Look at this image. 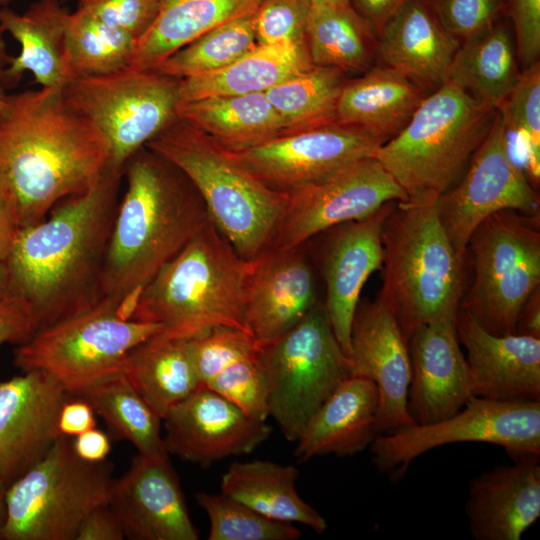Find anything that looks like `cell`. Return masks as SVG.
Here are the masks:
<instances>
[{
	"instance_id": "cell-10",
	"label": "cell",
	"mask_w": 540,
	"mask_h": 540,
	"mask_svg": "<svg viewBox=\"0 0 540 540\" xmlns=\"http://www.w3.org/2000/svg\"><path fill=\"white\" fill-rule=\"evenodd\" d=\"M268 384L269 416L289 442H296L310 420L351 374L318 301L303 319L275 342L258 350Z\"/></svg>"
},
{
	"instance_id": "cell-43",
	"label": "cell",
	"mask_w": 540,
	"mask_h": 540,
	"mask_svg": "<svg viewBox=\"0 0 540 540\" xmlns=\"http://www.w3.org/2000/svg\"><path fill=\"white\" fill-rule=\"evenodd\" d=\"M203 385L255 420L266 421L269 417L268 384L258 352L234 362Z\"/></svg>"
},
{
	"instance_id": "cell-60",
	"label": "cell",
	"mask_w": 540,
	"mask_h": 540,
	"mask_svg": "<svg viewBox=\"0 0 540 540\" xmlns=\"http://www.w3.org/2000/svg\"><path fill=\"white\" fill-rule=\"evenodd\" d=\"M2 205H6V206H7L6 201H5V198H4V195H3V192H2V189H1V187H0V206H2ZM7 207H8V206H7ZM10 212H11V211H10Z\"/></svg>"
},
{
	"instance_id": "cell-35",
	"label": "cell",
	"mask_w": 540,
	"mask_h": 540,
	"mask_svg": "<svg viewBox=\"0 0 540 540\" xmlns=\"http://www.w3.org/2000/svg\"><path fill=\"white\" fill-rule=\"evenodd\" d=\"M521 72L514 36L508 22L500 19L460 43L447 81L498 110Z\"/></svg>"
},
{
	"instance_id": "cell-47",
	"label": "cell",
	"mask_w": 540,
	"mask_h": 540,
	"mask_svg": "<svg viewBox=\"0 0 540 540\" xmlns=\"http://www.w3.org/2000/svg\"><path fill=\"white\" fill-rule=\"evenodd\" d=\"M77 9L137 41L154 22L159 0H76Z\"/></svg>"
},
{
	"instance_id": "cell-59",
	"label": "cell",
	"mask_w": 540,
	"mask_h": 540,
	"mask_svg": "<svg viewBox=\"0 0 540 540\" xmlns=\"http://www.w3.org/2000/svg\"><path fill=\"white\" fill-rule=\"evenodd\" d=\"M313 3L349 4L348 0H312Z\"/></svg>"
},
{
	"instance_id": "cell-2",
	"label": "cell",
	"mask_w": 540,
	"mask_h": 540,
	"mask_svg": "<svg viewBox=\"0 0 540 540\" xmlns=\"http://www.w3.org/2000/svg\"><path fill=\"white\" fill-rule=\"evenodd\" d=\"M122 178L123 171L111 166L89 190L61 200L43 220L17 232L5 263L10 291L30 307L34 333L100 301Z\"/></svg>"
},
{
	"instance_id": "cell-8",
	"label": "cell",
	"mask_w": 540,
	"mask_h": 540,
	"mask_svg": "<svg viewBox=\"0 0 540 540\" xmlns=\"http://www.w3.org/2000/svg\"><path fill=\"white\" fill-rule=\"evenodd\" d=\"M107 459L89 462L60 435L47 454L6 490L2 540H76L84 518L107 504L114 482Z\"/></svg>"
},
{
	"instance_id": "cell-16",
	"label": "cell",
	"mask_w": 540,
	"mask_h": 540,
	"mask_svg": "<svg viewBox=\"0 0 540 540\" xmlns=\"http://www.w3.org/2000/svg\"><path fill=\"white\" fill-rule=\"evenodd\" d=\"M382 144L357 127L333 121L231 152L268 187L286 193L357 160L374 157Z\"/></svg>"
},
{
	"instance_id": "cell-33",
	"label": "cell",
	"mask_w": 540,
	"mask_h": 540,
	"mask_svg": "<svg viewBox=\"0 0 540 540\" xmlns=\"http://www.w3.org/2000/svg\"><path fill=\"white\" fill-rule=\"evenodd\" d=\"M177 118L233 152L284 133L281 118L262 92L179 101Z\"/></svg>"
},
{
	"instance_id": "cell-15",
	"label": "cell",
	"mask_w": 540,
	"mask_h": 540,
	"mask_svg": "<svg viewBox=\"0 0 540 540\" xmlns=\"http://www.w3.org/2000/svg\"><path fill=\"white\" fill-rule=\"evenodd\" d=\"M285 194L284 210L269 248L303 246L336 225L368 217L388 202L407 199L375 157L357 160Z\"/></svg>"
},
{
	"instance_id": "cell-45",
	"label": "cell",
	"mask_w": 540,
	"mask_h": 540,
	"mask_svg": "<svg viewBox=\"0 0 540 540\" xmlns=\"http://www.w3.org/2000/svg\"><path fill=\"white\" fill-rule=\"evenodd\" d=\"M312 4V0H262L254 13L257 44L307 43Z\"/></svg>"
},
{
	"instance_id": "cell-23",
	"label": "cell",
	"mask_w": 540,
	"mask_h": 540,
	"mask_svg": "<svg viewBox=\"0 0 540 540\" xmlns=\"http://www.w3.org/2000/svg\"><path fill=\"white\" fill-rule=\"evenodd\" d=\"M456 316L420 325L408 341L411 380L407 409L414 424L443 420L473 396L457 336Z\"/></svg>"
},
{
	"instance_id": "cell-40",
	"label": "cell",
	"mask_w": 540,
	"mask_h": 540,
	"mask_svg": "<svg viewBox=\"0 0 540 540\" xmlns=\"http://www.w3.org/2000/svg\"><path fill=\"white\" fill-rule=\"evenodd\" d=\"M254 13L204 33L153 69L161 74L183 79L230 65L257 46Z\"/></svg>"
},
{
	"instance_id": "cell-3",
	"label": "cell",
	"mask_w": 540,
	"mask_h": 540,
	"mask_svg": "<svg viewBox=\"0 0 540 540\" xmlns=\"http://www.w3.org/2000/svg\"><path fill=\"white\" fill-rule=\"evenodd\" d=\"M104 262L100 300L128 318L140 291L210 221L190 180L164 157L142 147L125 163Z\"/></svg>"
},
{
	"instance_id": "cell-52",
	"label": "cell",
	"mask_w": 540,
	"mask_h": 540,
	"mask_svg": "<svg viewBox=\"0 0 540 540\" xmlns=\"http://www.w3.org/2000/svg\"><path fill=\"white\" fill-rule=\"evenodd\" d=\"M409 0H348L351 8L364 19L375 31L376 35L384 25Z\"/></svg>"
},
{
	"instance_id": "cell-31",
	"label": "cell",
	"mask_w": 540,
	"mask_h": 540,
	"mask_svg": "<svg viewBox=\"0 0 540 540\" xmlns=\"http://www.w3.org/2000/svg\"><path fill=\"white\" fill-rule=\"evenodd\" d=\"M262 0H159L158 14L138 39L129 67L153 69L204 33L256 11Z\"/></svg>"
},
{
	"instance_id": "cell-55",
	"label": "cell",
	"mask_w": 540,
	"mask_h": 540,
	"mask_svg": "<svg viewBox=\"0 0 540 540\" xmlns=\"http://www.w3.org/2000/svg\"><path fill=\"white\" fill-rule=\"evenodd\" d=\"M19 228L6 205L0 206V260L6 261Z\"/></svg>"
},
{
	"instance_id": "cell-5",
	"label": "cell",
	"mask_w": 540,
	"mask_h": 540,
	"mask_svg": "<svg viewBox=\"0 0 540 540\" xmlns=\"http://www.w3.org/2000/svg\"><path fill=\"white\" fill-rule=\"evenodd\" d=\"M496 112L449 81L426 96L408 124L374 155L405 192L402 203H435L451 189L488 135Z\"/></svg>"
},
{
	"instance_id": "cell-17",
	"label": "cell",
	"mask_w": 540,
	"mask_h": 540,
	"mask_svg": "<svg viewBox=\"0 0 540 540\" xmlns=\"http://www.w3.org/2000/svg\"><path fill=\"white\" fill-rule=\"evenodd\" d=\"M162 421L167 453L202 467L253 452L273 431L266 421L247 416L203 384L173 406Z\"/></svg>"
},
{
	"instance_id": "cell-12",
	"label": "cell",
	"mask_w": 540,
	"mask_h": 540,
	"mask_svg": "<svg viewBox=\"0 0 540 540\" xmlns=\"http://www.w3.org/2000/svg\"><path fill=\"white\" fill-rule=\"evenodd\" d=\"M179 83L154 69L128 67L75 77L62 92L102 132L110 145L111 166L123 171L134 153L178 119Z\"/></svg>"
},
{
	"instance_id": "cell-51",
	"label": "cell",
	"mask_w": 540,
	"mask_h": 540,
	"mask_svg": "<svg viewBox=\"0 0 540 540\" xmlns=\"http://www.w3.org/2000/svg\"><path fill=\"white\" fill-rule=\"evenodd\" d=\"M95 416L93 408L86 400L68 394L59 412V432L65 436L75 437L96 427Z\"/></svg>"
},
{
	"instance_id": "cell-44",
	"label": "cell",
	"mask_w": 540,
	"mask_h": 540,
	"mask_svg": "<svg viewBox=\"0 0 540 540\" xmlns=\"http://www.w3.org/2000/svg\"><path fill=\"white\" fill-rule=\"evenodd\" d=\"M190 347L201 384H206L234 362L258 352L246 331L228 326L214 327L190 339Z\"/></svg>"
},
{
	"instance_id": "cell-13",
	"label": "cell",
	"mask_w": 540,
	"mask_h": 540,
	"mask_svg": "<svg viewBox=\"0 0 540 540\" xmlns=\"http://www.w3.org/2000/svg\"><path fill=\"white\" fill-rule=\"evenodd\" d=\"M459 442L499 445L512 458L540 455V400L496 401L472 396L443 420L377 435L370 450L379 470L400 479L420 455Z\"/></svg>"
},
{
	"instance_id": "cell-20",
	"label": "cell",
	"mask_w": 540,
	"mask_h": 540,
	"mask_svg": "<svg viewBox=\"0 0 540 540\" xmlns=\"http://www.w3.org/2000/svg\"><path fill=\"white\" fill-rule=\"evenodd\" d=\"M352 376L372 380L379 391L378 435L414 424L407 396L411 362L394 314L377 297L359 302L351 329Z\"/></svg>"
},
{
	"instance_id": "cell-28",
	"label": "cell",
	"mask_w": 540,
	"mask_h": 540,
	"mask_svg": "<svg viewBox=\"0 0 540 540\" xmlns=\"http://www.w3.org/2000/svg\"><path fill=\"white\" fill-rule=\"evenodd\" d=\"M69 16L60 0H38L22 14L7 6L0 9V26L21 46L1 74L4 88L15 86L26 71L42 87L63 88L71 80L65 59Z\"/></svg>"
},
{
	"instance_id": "cell-26",
	"label": "cell",
	"mask_w": 540,
	"mask_h": 540,
	"mask_svg": "<svg viewBox=\"0 0 540 540\" xmlns=\"http://www.w3.org/2000/svg\"><path fill=\"white\" fill-rule=\"evenodd\" d=\"M459 46L428 0H409L378 33L376 56L383 65L434 91L447 82Z\"/></svg>"
},
{
	"instance_id": "cell-1",
	"label": "cell",
	"mask_w": 540,
	"mask_h": 540,
	"mask_svg": "<svg viewBox=\"0 0 540 540\" xmlns=\"http://www.w3.org/2000/svg\"><path fill=\"white\" fill-rule=\"evenodd\" d=\"M110 167L109 142L62 88L8 94L0 106V187L19 229L89 190Z\"/></svg>"
},
{
	"instance_id": "cell-53",
	"label": "cell",
	"mask_w": 540,
	"mask_h": 540,
	"mask_svg": "<svg viewBox=\"0 0 540 540\" xmlns=\"http://www.w3.org/2000/svg\"><path fill=\"white\" fill-rule=\"evenodd\" d=\"M72 446L81 459L100 462L106 460L110 453L111 438L107 433L94 427L72 437Z\"/></svg>"
},
{
	"instance_id": "cell-37",
	"label": "cell",
	"mask_w": 540,
	"mask_h": 540,
	"mask_svg": "<svg viewBox=\"0 0 540 540\" xmlns=\"http://www.w3.org/2000/svg\"><path fill=\"white\" fill-rule=\"evenodd\" d=\"M376 36L349 4H312L306 40L315 66L365 72L376 56Z\"/></svg>"
},
{
	"instance_id": "cell-50",
	"label": "cell",
	"mask_w": 540,
	"mask_h": 540,
	"mask_svg": "<svg viewBox=\"0 0 540 540\" xmlns=\"http://www.w3.org/2000/svg\"><path fill=\"white\" fill-rule=\"evenodd\" d=\"M121 524L108 504L94 508L82 521L76 540H122Z\"/></svg>"
},
{
	"instance_id": "cell-21",
	"label": "cell",
	"mask_w": 540,
	"mask_h": 540,
	"mask_svg": "<svg viewBox=\"0 0 540 540\" xmlns=\"http://www.w3.org/2000/svg\"><path fill=\"white\" fill-rule=\"evenodd\" d=\"M108 506L130 540H198L179 477L169 458L133 457L114 479Z\"/></svg>"
},
{
	"instance_id": "cell-46",
	"label": "cell",
	"mask_w": 540,
	"mask_h": 540,
	"mask_svg": "<svg viewBox=\"0 0 540 540\" xmlns=\"http://www.w3.org/2000/svg\"><path fill=\"white\" fill-rule=\"evenodd\" d=\"M444 30L460 43L488 29L506 13V0H428Z\"/></svg>"
},
{
	"instance_id": "cell-7",
	"label": "cell",
	"mask_w": 540,
	"mask_h": 540,
	"mask_svg": "<svg viewBox=\"0 0 540 540\" xmlns=\"http://www.w3.org/2000/svg\"><path fill=\"white\" fill-rule=\"evenodd\" d=\"M146 147L175 165L201 196L210 221L245 260L268 249L286 203L247 170L234 154L182 120Z\"/></svg>"
},
{
	"instance_id": "cell-38",
	"label": "cell",
	"mask_w": 540,
	"mask_h": 540,
	"mask_svg": "<svg viewBox=\"0 0 540 540\" xmlns=\"http://www.w3.org/2000/svg\"><path fill=\"white\" fill-rule=\"evenodd\" d=\"M343 73L332 67L314 66L265 92L282 120L284 133L336 121V104L345 84Z\"/></svg>"
},
{
	"instance_id": "cell-58",
	"label": "cell",
	"mask_w": 540,
	"mask_h": 540,
	"mask_svg": "<svg viewBox=\"0 0 540 540\" xmlns=\"http://www.w3.org/2000/svg\"><path fill=\"white\" fill-rule=\"evenodd\" d=\"M10 291V281L7 265L0 260V298Z\"/></svg>"
},
{
	"instance_id": "cell-57",
	"label": "cell",
	"mask_w": 540,
	"mask_h": 540,
	"mask_svg": "<svg viewBox=\"0 0 540 540\" xmlns=\"http://www.w3.org/2000/svg\"><path fill=\"white\" fill-rule=\"evenodd\" d=\"M6 490L7 487L0 481V540H2L3 530L7 516Z\"/></svg>"
},
{
	"instance_id": "cell-6",
	"label": "cell",
	"mask_w": 540,
	"mask_h": 540,
	"mask_svg": "<svg viewBox=\"0 0 540 540\" xmlns=\"http://www.w3.org/2000/svg\"><path fill=\"white\" fill-rule=\"evenodd\" d=\"M381 240L378 298L396 317L406 341L420 325L456 316L466 257L453 247L435 203L398 201L384 221Z\"/></svg>"
},
{
	"instance_id": "cell-25",
	"label": "cell",
	"mask_w": 540,
	"mask_h": 540,
	"mask_svg": "<svg viewBox=\"0 0 540 540\" xmlns=\"http://www.w3.org/2000/svg\"><path fill=\"white\" fill-rule=\"evenodd\" d=\"M513 460L470 481L465 512L476 540H520L540 516V455Z\"/></svg>"
},
{
	"instance_id": "cell-29",
	"label": "cell",
	"mask_w": 540,
	"mask_h": 540,
	"mask_svg": "<svg viewBox=\"0 0 540 540\" xmlns=\"http://www.w3.org/2000/svg\"><path fill=\"white\" fill-rule=\"evenodd\" d=\"M426 96L425 89L381 64L345 82L336 104V121L357 127L384 143L408 124Z\"/></svg>"
},
{
	"instance_id": "cell-11",
	"label": "cell",
	"mask_w": 540,
	"mask_h": 540,
	"mask_svg": "<svg viewBox=\"0 0 540 540\" xmlns=\"http://www.w3.org/2000/svg\"><path fill=\"white\" fill-rule=\"evenodd\" d=\"M161 326L125 318L104 300L73 317L35 332L13 351V365L44 372L69 395L120 371L128 353Z\"/></svg>"
},
{
	"instance_id": "cell-32",
	"label": "cell",
	"mask_w": 540,
	"mask_h": 540,
	"mask_svg": "<svg viewBox=\"0 0 540 540\" xmlns=\"http://www.w3.org/2000/svg\"><path fill=\"white\" fill-rule=\"evenodd\" d=\"M120 372L161 419L201 385L190 339L172 338L160 332L134 347L121 364Z\"/></svg>"
},
{
	"instance_id": "cell-49",
	"label": "cell",
	"mask_w": 540,
	"mask_h": 540,
	"mask_svg": "<svg viewBox=\"0 0 540 540\" xmlns=\"http://www.w3.org/2000/svg\"><path fill=\"white\" fill-rule=\"evenodd\" d=\"M34 333L32 314L27 302L9 291L0 298V346L20 345Z\"/></svg>"
},
{
	"instance_id": "cell-36",
	"label": "cell",
	"mask_w": 540,
	"mask_h": 540,
	"mask_svg": "<svg viewBox=\"0 0 540 540\" xmlns=\"http://www.w3.org/2000/svg\"><path fill=\"white\" fill-rule=\"evenodd\" d=\"M86 400L106 424L109 436L129 441L138 454L149 459H167L161 417L142 399L119 371L76 395Z\"/></svg>"
},
{
	"instance_id": "cell-34",
	"label": "cell",
	"mask_w": 540,
	"mask_h": 540,
	"mask_svg": "<svg viewBox=\"0 0 540 540\" xmlns=\"http://www.w3.org/2000/svg\"><path fill=\"white\" fill-rule=\"evenodd\" d=\"M299 470L268 460L233 462L221 478V492L273 520L300 523L322 534L326 519L299 495Z\"/></svg>"
},
{
	"instance_id": "cell-24",
	"label": "cell",
	"mask_w": 540,
	"mask_h": 540,
	"mask_svg": "<svg viewBox=\"0 0 540 540\" xmlns=\"http://www.w3.org/2000/svg\"><path fill=\"white\" fill-rule=\"evenodd\" d=\"M456 331L467 352L473 396L496 401L540 400V338L492 334L461 308Z\"/></svg>"
},
{
	"instance_id": "cell-30",
	"label": "cell",
	"mask_w": 540,
	"mask_h": 540,
	"mask_svg": "<svg viewBox=\"0 0 540 540\" xmlns=\"http://www.w3.org/2000/svg\"><path fill=\"white\" fill-rule=\"evenodd\" d=\"M314 66L307 43L257 44L254 49L222 69L180 79L179 101L265 93L273 86Z\"/></svg>"
},
{
	"instance_id": "cell-42",
	"label": "cell",
	"mask_w": 540,
	"mask_h": 540,
	"mask_svg": "<svg viewBox=\"0 0 540 540\" xmlns=\"http://www.w3.org/2000/svg\"><path fill=\"white\" fill-rule=\"evenodd\" d=\"M507 131L523 139L530 176L539 182L540 172V64L521 72L520 78L498 109Z\"/></svg>"
},
{
	"instance_id": "cell-22",
	"label": "cell",
	"mask_w": 540,
	"mask_h": 540,
	"mask_svg": "<svg viewBox=\"0 0 540 540\" xmlns=\"http://www.w3.org/2000/svg\"><path fill=\"white\" fill-rule=\"evenodd\" d=\"M397 202H388L368 217L325 231L329 236L322 254L321 271L326 287L323 305L334 335L348 358L360 294L371 274L381 270L382 227Z\"/></svg>"
},
{
	"instance_id": "cell-39",
	"label": "cell",
	"mask_w": 540,
	"mask_h": 540,
	"mask_svg": "<svg viewBox=\"0 0 540 540\" xmlns=\"http://www.w3.org/2000/svg\"><path fill=\"white\" fill-rule=\"evenodd\" d=\"M137 39L76 9L65 34V59L71 79L128 68Z\"/></svg>"
},
{
	"instance_id": "cell-41",
	"label": "cell",
	"mask_w": 540,
	"mask_h": 540,
	"mask_svg": "<svg viewBox=\"0 0 540 540\" xmlns=\"http://www.w3.org/2000/svg\"><path fill=\"white\" fill-rule=\"evenodd\" d=\"M195 500L210 522L208 540H298L303 535L292 523L268 518L222 492H198Z\"/></svg>"
},
{
	"instance_id": "cell-61",
	"label": "cell",
	"mask_w": 540,
	"mask_h": 540,
	"mask_svg": "<svg viewBox=\"0 0 540 540\" xmlns=\"http://www.w3.org/2000/svg\"><path fill=\"white\" fill-rule=\"evenodd\" d=\"M9 0H0V5L6 6Z\"/></svg>"
},
{
	"instance_id": "cell-4",
	"label": "cell",
	"mask_w": 540,
	"mask_h": 540,
	"mask_svg": "<svg viewBox=\"0 0 540 540\" xmlns=\"http://www.w3.org/2000/svg\"><path fill=\"white\" fill-rule=\"evenodd\" d=\"M248 260L209 221L136 297L128 319L155 323L161 334L195 338L217 326L247 332L243 284Z\"/></svg>"
},
{
	"instance_id": "cell-9",
	"label": "cell",
	"mask_w": 540,
	"mask_h": 540,
	"mask_svg": "<svg viewBox=\"0 0 540 540\" xmlns=\"http://www.w3.org/2000/svg\"><path fill=\"white\" fill-rule=\"evenodd\" d=\"M467 251L474 280L459 308L492 334H514L523 304L540 287V215L496 212L474 230Z\"/></svg>"
},
{
	"instance_id": "cell-18",
	"label": "cell",
	"mask_w": 540,
	"mask_h": 540,
	"mask_svg": "<svg viewBox=\"0 0 540 540\" xmlns=\"http://www.w3.org/2000/svg\"><path fill=\"white\" fill-rule=\"evenodd\" d=\"M318 301L314 274L302 246L268 248L248 260L244 321L258 350L290 331Z\"/></svg>"
},
{
	"instance_id": "cell-56",
	"label": "cell",
	"mask_w": 540,
	"mask_h": 540,
	"mask_svg": "<svg viewBox=\"0 0 540 540\" xmlns=\"http://www.w3.org/2000/svg\"><path fill=\"white\" fill-rule=\"evenodd\" d=\"M4 33L5 31L0 26V77H1L2 72L10 64L13 58V56H10L7 53L6 44H5L4 36H3ZM7 95L8 94L5 92V88L3 87L0 81V106L5 102Z\"/></svg>"
},
{
	"instance_id": "cell-54",
	"label": "cell",
	"mask_w": 540,
	"mask_h": 540,
	"mask_svg": "<svg viewBox=\"0 0 540 540\" xmlns=\"http://www.w3.org/2000/svg\"><path fill=\"white\" fill-rule=\"evenodd\" d=\"M515 333L540 338V287L523 304L517 317Z\"/></svg>"
},
{
	"instance_id": "cell-27",
	"label": "cell",
	"mask_w": 540,
	"mask_h": 540,
	"mask_svg": "<svg viewBox=\"0 0 540 540\" xmlns=\"http://www.w3.org/2000/svg\"><path fill=\"white\" fill-rule=\"evenodd\" d=\"M379 391L367 378L350 376L322 404L296 443L295 457L352 456L378 435Z\"/></svg>"
},
{
	"instance_id": "cell-19",
	"label": "cell",
	"mask_w": 540,
	"mask_h": 540,
	"mask_svg": "<svg viewBox=\"0 0 540 540\" xmlns=\"http://www.w3.org/2000/svg\"><path fill=\"white\" fill-rule=\"evenodd\" d=\"M67 396L59 382L37 370L0 381V481L7 488L61 435L58 417Z\"/></svg>"
},
{
	"instance_id": "cell-48",
	"label": "cell",
	"mask_w": 540,
	"mask_h": 540,
	"mask_svg": "<svg viewBox=\"0 0 540 540\" xmlns=\"http://www.w3.org/2000/svg\"><path fill=\"white\" fill-rule=\"evenodd\" d=\"M521 70L539 62L540 0H506Z\"/></svg>"
},
{
	"instance_id": "cell-14",
	"label": "cell",
	"mask_w": 540,
	"mask_h": 540,
	"mask_svg": "<svg viewBox=\"0 0 540 540\" xmlns=\"http://www.w3.org/2000/svg\"><path fill=\"white\" fill-rule=\"evenodd\" d=\"M507 132L497 110L460 181L435 202L448 238L462 257L474 230L492 214L503 210L539 214V195L511 158Z\"/></svg>"
}]
</instances>
